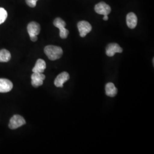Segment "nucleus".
I'll return each instance as SVG.
<instances>
[{"mask_svg": "<svg viewBox=\"0 0 154 154\" xmlns=\"http://www.w3.org/2000/svg\"><path fill=\"white\" fill-rule=\"evenodd\" d=\"M44 52L51 61H55L60 59L63 54V50L61 47L54 45L46 46L45 48Z\"/></svg>", "mask_w": 154, "mask_h": 154, "instance_id": "nucleus-1", "label": "nucleus"}, {"mask_svg": "<svg viewBox=\"0 0 154 154\" xmlns=\"http://www.w3.org/2000/svg\"><path fill=\"white\" fill-rule=\"evenodd\" d=\"M53 24L56 28L60 29V36L61 38L66 39L69 33V30L65 28L66 22L61 18H56L53 22Z\"/></svg>", "mask_w": 154, "mask_h": 154, "instance_id": "nucleus-2", "label": "nucleus"}, {"mask_svg": "<svg viewBox=\"0 0 154 154\" xmlns=\"http://www.w3.org/2000/svg\"><path fill=\"white\" fill-rule=\"evenodd\" d=\"M26 123L25 119L19 115L13 116L10 120L9 127L11 130H15L18 127L22 126Z\"/></svg>", "mask_w": 154, "mask_h": 154, "instance_id": "nucleus-3", "label": "nucleus"}, {"mask_svg": "<svg viewBox=\"0 0 154 154\" xmlns=\"http://www.w3.org/2000/svg\"><path fill=\"white\" fill-rule=\"evenodd\" d=\"M78 29L81 37H85L92 30V26L89 22L81 21L78 23Z\"/></svg>", "mask_w": 154, "mask_h": 154, "instance_id": "nucleus-4", "label": "nucleus"}, {"mask_svg": "<svg viewBox=\"0 0 154 154\" xmlns=\"http://www.w3.org/2000/svg\"><path fill=\"white\" fill-rule=\"evenodd\" d=\"M95 11L99 14L108 16L111 11L110 6L104 2H100L95 6Z\"/></svg>", "mask_w": 154, "mask_h": 154, "instance_id": "nucleus-5", "label": "nucleus"}, {"mask_svg": "<svg viewBox=\"0 0 154 154\" xmlns=\"http://www.w3.org/2000/svg\"><path fill=\"white\" fill-rule=\"evenodd\" d=\"M123 49L121 47L116 43H111L108 45L106 48V53L109 57H113L116 53H121Z\"/></svg>", "mask_w": 154, "mask_h": 154, "instance_id": "nucleus-6", "label": "nucleus"}, {"mask_svg": "<svg viewBox=\"0 0 154 154\" xmlns=\"http://www.w3.org/2000/svg\"><path fill=\"white\" fill-rule=\"evenodd\" d=\"M32 85L33 87L37 88L43 85V82L45 79V75L42 73L33 72L31 76Z\"/></svg>", "mask_w": 154, "mask_h": 154, "instance_id": "nucleus-7", "label": "nucleus"}, {"mask_svg": "<svg viewBox=\"0 0 154 154\" xmlns=\"http://www.w3.org/2000/svg\"><path fill=\"white\" fill-rule=\"evenodd\" d=\"M70 79V75L67 72H62L56 77L54 85L57 88H63V84Z\"/></svg>", "mask_w": 154, "mask_h": 154, "instance_id": "nucleus-8", "label": "nucleus"}, {"mask_svg": "<svg viewBox=\"0 0 154 154\" xmlns=\"http://www.w3.org/2000/svg\"><path fill=\"white\" fill-rule=\"evenodd\" d=\"M27 30L30 37L37 36L40 32L41 27L38 23L31 22L28 24Z\"/></svg>", "mask_w": 154, "mask_h": 154, "instance_id": "nucleus-9", "label": "nucleus"}, {"mask_svg": "<svg viewBox=\"0 0 154 154\" xmlns=\"http://www.w3.org/2000/svg\"><path fill=\"white\" fill-rule=\"evenodd\" d=\"M13 85L11 81L7 79H0V93H8L13 88Z\"/></svg>", "mask_w": 154, "mask_h": 154, "instance_id": "nucleus-10", "label": "nucleus"}, {"mask_svg": "<svg viewBox=\"0 0 154 154\" xmlns=\"http://www.w3.org/2000/svg\"><path fill=\"white\" fill-rule=\"evenodd\" d=\"M127 25L130 29H134L137 26L138 18L136 14L134 13H129L126 17Z\"/></svg>", "mask_w": 154, "mask_h": 154, "instance_id": "nucleus-11", "label": "nucleus"}, {"mask_svg": "<svg viewBox=\"0 0 154 154\" xmlns=\"http://www.w3.org/2000/svg\"><path fill=\"white\" fill-rule=\"evenodd\" d=\"M46 68V62L42 59H38L32 69L33 72L43 73Z\"/></svg>", "mask_w": 154, "mask_h": 154, "instance_id": "nucleus-12", "label": "nucleus"}, {"mask_svg": "<svg viewBox=\"0 0 154 154\" xmlns=\"http://www.w3.org/2000/svg\"><path fill=\"white\" fill-rule=\"evenodd\" d=\"M105 90L106 95L110 97H115L118 93V90L113 83H107L105 86Z\"/></svg>", "mask_w": 154, "mask_h": 154, "instance_id": "nucleus-13", "label": "nucleus"}, {"mask_svg": "<svg viewBox=\"0 0 154 154\" xmlns=\"http://www.w3.org/2000/svg\"><path fill=\"white\" fill-rule=\"evenodd\" d=\"M11 53L6 49L0 50V62H7L11 60Z\"/></svg>", "mask_w": 154, "mask_h": 154, "instance_id": "nucleus-14", "label": "nucleus"}, {"mask_svg": "<svg viewBox=\"0 0 154 154\" xmlns=\"http://www.w3.org/2000/svg\"><path fill=\"white\" fill-rule=\"evenodd\" d=\"M8 17V13L3 8H0V25L5 22Z\"/></svg>", "mask_w": 154, "mask_h": 154, "instance_id": "nucleus-15", "label": "nucleus"}, {"mask_svg": "<svg viewBox=\"0 0 154 154\" xmlns=\"http://www.w3.org/2000/svg\"><path fill=\"white\" fill-rule=\"evenodd\" d=\"M26 3L31 8H34L36 6V4L38 0H25Z\"/></svg>", "mask_w": 154, "mask_h": 154, "instance_id": "nucleus-16", "label": "nucleus"}, {"mask_svg": "<svg viewBox=\"0 0 154 154\" xmlns=\"http://www.w3.org/2000/svg\"><path fill=\"white\" fill-rule=\"evenodd\" d=\"M31 41H32L33 42H35L37 41L38 38H37V36H32V37H30Z\"/></svg>", "mask_w": 154, "mask_h": 154, "instance_id": "nucleus-17", "label": "nucleus"}, {"mask_svg": "<svg viewBox=\"0 0 154 154\" xmlns=\"http://www.w3.org/2000/svg\"><path fill=\"white\" fill-rule=\"evenodd\" d=\"M108 19H109V17H108V16H104L103 17V20H105V21H107V20H108Z\"/></svg>", "mask_w": 154, "mask_h": 154, "instance_id": "nucleus-18", "label": "nucleus"}]
</instances>
